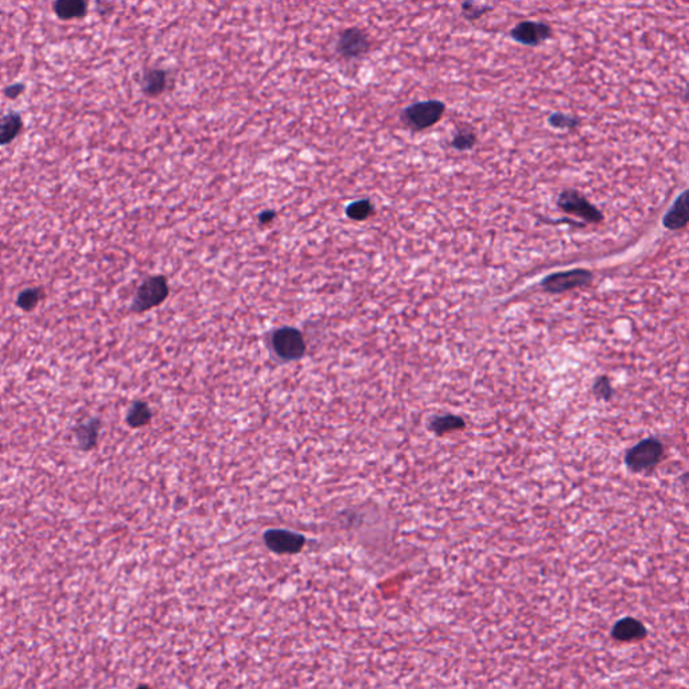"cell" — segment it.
I'll list each match as a JSON object with an SVG mask.
<instances>
[{"label": "cell", "mask_w": 689, "mask_h": 689, "mask_svg": "<svg viewBox=\"0 0 689 689\" xmlns=\"http://www.w3.org/2000/svg\"><path fill=\"white\" fill-rule=\"evenodd\" d=\"M664 452L665 448L661 441L657 438H647L627 450L624 465L633 473H646L660 463Z\"/></svg>", "instance_id": "6da1fadb"}, {"label": "cell", "mask_w": 689, "mask_h": 689, "mask_svg": "<svg viewBox=\"0 0 689 689\" xmlns=\"http://www.w3.org/2000/svg\"><path fill=\"white\" fill-rule=\"evenodd\" d=\"M445 105L439 100L419 101L407 107L401 113V120L414 131H423L435 126L443 116Z\"/></svg>", "instance_id": "7a4b0ae2"}, {"label": "cell", "mask_w": 689, "mask_h": 689, "mask_svg": "<svg viewBox=\"0 0 689 689\" xmlns=\"http://www.w3.org/2000/svg\"><path fill=\"white\" fill-rule=\"evenodd\" d=\"M169 296V283L162 275L146 279L136 291L131 303V312L136 314L148 312L162 305Z\"/></svg>", "instance_id": "3957f363"}, {"label": "cell", "mask_w": 689, "mask_h": 689, "mask_svg": "<svg viewBox=\"0 0 689 689\" xmlns=\"http://www.w3.org/2000/svg\"><path fill=\"white\" fill-rule=\"evenodd\" d=\"M557 206L564 213L583 219L587 223H599L603 221V214L584 196H581L578 190L570 189L561 192V194L557 197Z\"/></svg>", "instance_id": "277c9868"}, {"label": "cell", "mask_w": 689, "mask_h": 689, "mask_svg": "<svg viewBox=\"0 0 689 689\" xmlns=\"http://www.w3.org/2000/svg\"><path fill=\"white\" fill-rule=\"evenodd\" d=\"M272 346L275 353L286 361L299 359L306 353L305 338L294 328H282L272 334Z\"/></svg>", "instance_id": "5b68a950"}, {"label": "cell", "mask_w": 689, "mask_h": 689, "mask_svg": "<svg viewBox=\"0 0 689 689\" xmlns=\"http://www.w3.org/2000/svg\"><path fill=\"white\" fill-rule=\"evenodd\" d=\"M593 273L584 268H575L571 271L556 272L543 279L541 287L551 294H560L570 289H578L591 282Z\"/></svg>", "instance_id": "8992f818"}, {"label": "cell", "mask_w": 689, "mask_h": 689, "mask_svg": "<svg viewBox=\"0 0 689 689\" xmlns=\"http://www.w3.org/2000/svg\"><path fill=\"white\" fill-rule=\"evenodd\" d=\"M371 41L368 34L357 27L343 30L337 41V53L345 60H357L368 53Z\"/></svg>", "instance_id": "52a82bcc"}, {"label": "cell", "mask_w": 689, "mask_h": 689, "mask_svg": "<svg viewBox=\"0 0 689 689\" xmlns=\"http://www.w3.org/2000/svg\"><path fill=\"white\" fill-rule=\"evenodd\" d=\"M264 543L268 550L275 554L294 555L303 550L306 537L286 529H269L264 534Z\"/></svg>", "instance_id": "ba28073f"}, {"label": "cell", "mask_w": 689, "mask_h": 689, "mask_svg": "<svg viewBox=\"0 0 689 689\" xmlns=\"http://www.w3.org/2000/svg\"><path fill=\"white\" fill-rule=\"evenodd\" d=\"M511 37L518 44L537 46L552 37V28L547 23L524 21L511 28Z\"/></svg>", "instance_id": "9c48e42d"}, {"label": "cell", "mask_w": 689, "mask_h": 689, "mask_svg": "<svg viewBox=\"0 0 689 689\" xmlns=\"http://www.w3.org/2000/svg\"><path fill=\"white\" fill-rule=\"evenodd\" d=\"M101 422L99 418H92L74 427V439L78 450L90 451L99 443Z\"/></svg>", "instance_id": "30bf717a"}, {"label": "cell", "mask_w": 689, "mask_h": 689, "mask_svg": "<svg viewBox=\"0 0 689 689\" xmlns=\"http://www.w3.org/2000/svg\"><path fill=\"white\" fill-rule=\"evenodd\" d=\"M688 220V192L684 190L667 210L663 223L669 230H679L687 226Z\"/></svg>", "instance_id": "8fae6325"}, {"label": "cell", "mask_w": 689, "mask_h": 689, "mask_svg": "<svg viewBox=\"0 0 689 689\" xmlns=\"http://www.w3.org/2000/svg\"><path fill=\"white\" fill-rule=\"evenodd\" d=\"M611 634L615 640L621 643H633L644 638L646 636V627L644 623L640 622L638 620L627 617L617 622Z\"/></svg>", "instance_id": "7c38bea8"}, {"label": "cell", "mask_w": 689, "mask_h": 689, "mask_svg": "<svg viewBox=\"0 0 689 689\" xmlns=\"http://www.w3.org/2000/svg\"><path fill=\"white\" fill-rule=\"evenodd\" d=\"M53 10L62 21L78 19L88 14V3L84 0H57L53 4Z\"/></svg>", "instance_id": "4fadbf2b"}, {"label": "cell", "mask_w": 689, "mask_h": 689, "mask_svg": "<svg viewBox=\"0 0 689 689\" xmlns=\"http://www.w3.org/2000/svg\"><path fill=\"white\" fill-rule=\"evenodd\" d=\"M22 116L18 112H8L0 117V146L11 143L22 133Z\"/></svg>", "instance_id": "5bb4252c"}, {"label": "cell", "mask_w": 689, "mask_h": 689, "mask_svg": "<svg viewBox=\"0 0 689 689\" xmlns=\"http://www.w3.org/2000/svg\"><path fill=\"white\" fill-rule=\"evenodd\" d=\"M167 87V71L163 69H148L142 80V90L144 94L156 97L163 93Z\"/></svg>", "instance_id": "9a60e30c"}, {"label": "cell", "mask_w": 689, "mask_h": 689, "mask_svg": "<svg viewBox=\"0 0 689 689\" xmlns=\"http://www.w3.org/2000/svg\"><path fill=\"white\" fill-rule=\"evenodd\" d=\"M463 427H465L463 419L457 416V415H451V414L435 416L429 422L431 431L435 432L436 435H441V436L445 435V434H450V432H454V431H458V429H462Z\"/></svg>", "instance_id": "2e32d148"}, {"label": "cell", "mask_w": 689, "mask_h": 689, "mask_svg": "<svg viewBox=\"0 0 689 689\" xmlns=\"http://www.w3.org/2000/svg\"><path fill=\"white\" fill-rule=\"evenodd\" d=\"M151 418H153V412L148 404L144 401H135L128 409L126 420L131 428H140L151 422Z\"/></svg>", "instance_id": "e0dca14e"}, {"label": "cell", "mask_w": 689, "mask_h": 689, "mask_svg": "<svg viewBox=\"0 0 689 689\" xmlns=\"http://www.w3.org/2000/svg\"><path fill=\"white\" fill-rule=\"evenodd\" d=\"M345 213L353 221H365L375 213V205L368 198L355 201L346 206Z\"/></svg>", "instance_id": "ac0fdd59"}, {"label": "cell", "mask_w": 689, "mask_h": 689, "mask_svg": "<svg viewBox=\"0 0 689 689\" xmlns=\"http://www.w3.org/2000/svg\"><path fill=\"white\" fill-rule=\"evenodd\" d=\"M42 296H44V289H41V287H31V289H23L22 292H19V295L17 298V306L22 312H33L40 305Z\"/></svg>", "instance_id": "d6986e66"}, {"label": "cell", "mask_w": 689, "mask_h": 689, "mask_svg": "<svg viewBox=\"0 0 689 689\" xmlns=\"http://www.w3.org/2000/svg\"><path fill=\"white\" fill-rule=\"evenodd\" d=\"M475 142H477L475 133L470 127H463L457 134L454 135L452 142H451V146L455 150L466 151V150H471L474 147Z\"/></svg>", "instance_id": "ffe728a7"}, {"label": "cell", "mask_w": 689, "mask_h": 689, "mask_svg": "<svg viewBox=\"0 0 689 689\" xmlns=\"http://www.w3.org/2000/svg\"><path fill=\"white\" fill-rule=\"evenodd\" d=\"M550 124L555 128H560V130H572V128H577L580 124V119L575 117V116H571V114L557 112L550 117Z\"/></svg>", "instance_id": "44dd1931"}, {"label": "cell", "mask_w": 689, "mask_h": 689, "mask_svg": "<svg viewBox=\"0 0 689 689\" xmlns=\"http://www.w3.org/2000/svg\"><path fill=\"white\" fill-rule=\"evenodd\" d=\"M491 7L486 4H477L473 1H466L462 4V11L467 19H477L481 15H484Z\"/></svg>", "instance_id": "7402d4cb"}, {"label": "cell", "mask_w": 689, "mask_h": 689, "mask_svg": "<svg viewBox=\"0 0 689 689\" xmlns=\"http://www.w3.org/2000/svg\"><path fill=\"white\" fill-rule=\"evenodd\" d=\"M24 88H26V85H24V84H21V83H18V84H12V85H8V87L4 90V96H6L7 99L15 100V99H18V97L22 94L23 92H24Z\"/></svg>", "instance_id": "603a6c76"}, {"label": "cell", "mask_w": 689, "mask_h": 689, "mask_svg": "<svg viewBox=\"0 0 689 689\" xmlns=\"http://www.w3.org/2000/svg\"><path fill=\"white\" fill-rule=\"evenodd\" d=\"M259 223L260 225H268V223H272L275 219H276V213L273 210H264L259 214Z\"/></svg>", "instance_id": "cb8c5ba5"}, {"label": "cell", "mask_w": 689, "mask_h": 689, "mask_svg": "<svg viewBox=\"0 0 689 689\" xmlns=\"http://www.w3.org/2000/svg\"><path fill=\"white\" fill-rule=\"evenodd\" d=\"M137 689H150V687H147V686H140V687H137Z\"/></svg>", "instance_id": "d4e9b609"}]
</instances>
